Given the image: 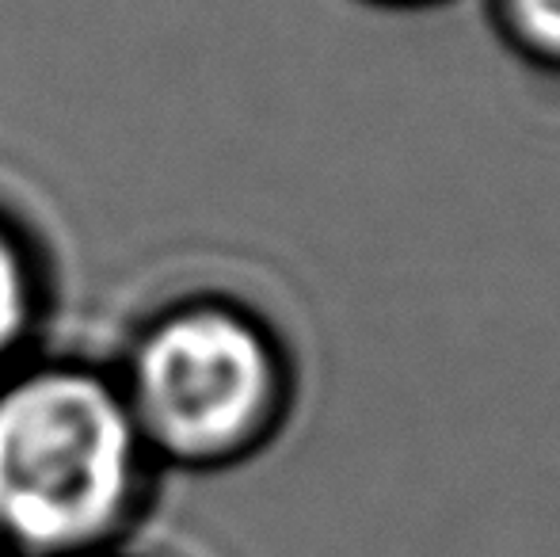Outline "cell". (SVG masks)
Returning <instances> with one entry per match:
<instances>
[{"label":"cell","mask_w":560,"mask_h":557,"mask_svg":"<svg viewBox=\"0 0 560 557\" xmlns=\"http://www.w3.org/2000/svg\"><path fill=\"white\" fill-rule=\"evenodd\" d=\"M156 459L118 374L84 363L0 379V546L8 557H107L153 500Z\"/></svg>","instance_id":"6da1fadb"},{"label":"cell","mask_w":560,"mask_h":557,"mask_svg":"<svg viewBox=\"0 0 560 557\" xmlns=\"http://www.w3.org/2000/svg\"><path fill=\"white\" fill-rule=\"evenodd\" d=\"M118 386L156 466L210 474L248 462L287 428L298 371L264 313L199 294L138 328Z\"/></svg>","instance_id":"7a4b0ae2"},{"label":"cell","mask_w":560,"mask_h":557,"mask_svg":"<svg viewBox=\"0 0 560 557\" xmlns=\"http://www.w3.org/2000/svg\"><path fill=\"white\" fill-rule=\"evenodd\" d=\"M38 321V271L35 256L0 222V379L12 371V359L31 340Z\"/></svg>","instance_id":"3957f363"},{"label":"cell","mask_w":560,"mask_h":557,"mask_svg":"<svg viewBox=\"0 0 560 557\" xmlns=\"http://www.w3.org/2000/svg\"><path fill=\"white\" fill-rule=\"evenodd\" d=\"M485 8L511 54L560 77V0H485Z\"/></svg>","instance_id":"277c9868"},{"label":"cell","mask_w":560,"mask_h":557,"mask_svg":"<svg viewBox=\"0 0 560 557\" xmlns=\"http://www.w3.org/2000/svg\"><path fill=\"white\" fill-rule=\"evenodd\" d=\"M362 4H377V8H428L439 0H362Z\"/></svg>","instance_id":"5b68a950"},{"label":"cell","mask_w":560,"mask_h":557,"mask_svg":"<svg viewBox=\"0 0 560 557\" xmlns=\"http://www.w3.org/2000/svg\"><path fill=\"white\" fill-rule=\"evenodd\" d=\"M107 557H138V554H130V550H118V554H107Z\"/></svg>","instance_id":"8992f818"},{"label":"cell","mask_w":560,"mask_h":557,"mask_svg":"<svg viewBox=\"0 0 560 557\" xmlns=\"http://www.w3.org/2000/svg\"><path fill=\"white\" fill-rule=\"evenodd\" d=\"M0 557H8V554H4V546H0Z\"/></svg>","instance_id":"52a82bcc"}]
</instances>
